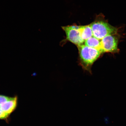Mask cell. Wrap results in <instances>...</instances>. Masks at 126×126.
Masks as SVG:
<instances>
[{
    "label": "cell",
    "instance_id": "cell-1",
    "mask_svg": "<svg viewBox=\"0 0 126 126\" xmlns=\"http://www.w3.org/2000/svg\"><path fill=\"white\" fill-rule=\"evenodd\" d=\"M78 47L81 63L86 67L92 65L101 53L100 50L83 44Z\"/></svg>",
    "mask_w": 126,
    "mask_h": 126
},
{
    "label": "cell",
    "instance_id": "cell-2",
    "mask_svg": "<svg viewBox=\"0 0 126 126\" xmlns=\"http://www.w3.org/2000/svg\"><path fill=\"white\" fill-rule=\"evenodd\" d=\"M90 25L93 36L100 40L107 36L113 35L117 33L116 28L104 22L95 21Z\"/></svg>",
    "mask_w": 126,
    "mask_h": 126
},
{
    "label": "cell",
    "instance_id": "cell-3",
    "mask_svg": "<svg viewBox=\"0 0 126 126\" xmlns=\"http://www.w3.org/2000/svg\"><path fill=\"white\" fill-rule=\"evenodd\" d=\"M79 27L74 25L62 27L65 33L67 40L77 46L83 45L84 42L81 37Z\"/></svg>",
    "mask_w": 126,
    "mask_h": 126
},
{
    "label": "cell",
    "instance_id": "cell-4",
    "mask_svg": "<svg viewBox=\"0 0 126 126\" xmlns=\"http://www.w3.org/2000/svg\"><path fill=\"white\" fill-rule=\"evenodd\" d=\"M118 43L117 39L113 35L106 36L100 41L101 52H117Z\"/></svg>",
    "mask_w": 126,
    "mask_h": 126
},
{
    "label": "cell",
    "instance_id": "cell-5",
    "mask_svg": "<svg viewBox=\"0 0 126 126\" xmlns=\"http://www.w3.org/2000/svg\"><path fill=\"white\" fill-rule=\"evenodd\" d=\"M17 98V96L10 97L7 101L0 105V109L9 116L16 108Z\"/></svg>",
    "mask_w": 126,
    "mask_h": 126
},
{
    "label": "cell",
    "instance_id": "cell-6",
    "mask_svg": "<svg viewBox=\"0 0 126 126\" xmlns=\"http://www.w3.org/2000/svg\"><path fill=\"white\" fill-rule=\"evenodd\" d=\"M79 29L82 38L85 41L93 36L92 29L90 25L84 26H79Z\"/></svg>",
    "mask_w": 126,
    "mask_h": 126
},
{
    "label": "cell",
    "instance_id": "cell-7",
    "mask_svg": "<svg viewBox=\"0 0 126 126\" xmlns=\"http://www.w3.org/2000/svg\"><path fill=\"white\" fill-rule=\"evenodd\" d=\"M84 45L100 50V41L94 36L89 38L84 42Z\"/></svg>",
    "mask_w": 126,
    "mask_h": 126
},
{
    "label": "cell",
    "instance_id": "cell-8",
    "mask_svg": "<svg viewBox=\"0 0 126 126\" xmlns=\"http://www.w3.org/2000/svg\"><path fill=\"white\" fill-rule=\"evenodd\" d=\"M7 114L3 112L0 109V119H7L9 117Z\"/></svg>",
    "mask_w": 126,
    "mask_h": 126
}]
</instances>
